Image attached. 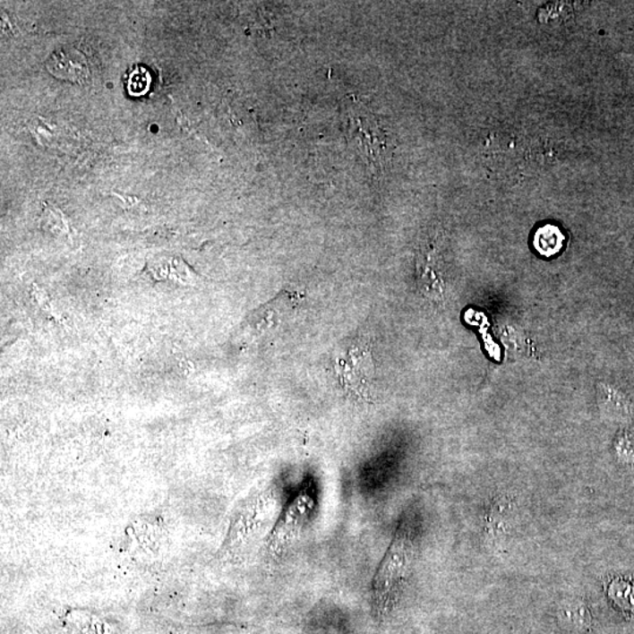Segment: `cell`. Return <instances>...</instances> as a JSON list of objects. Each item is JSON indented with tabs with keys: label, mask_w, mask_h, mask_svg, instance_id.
I'll return each instance as SVG.
<instances>
[{
	"label": "cell",
	"mask_w": 634,
	"mask_h": 634,
	"mask_svg": "<svg viewBox=\"0 0 634 634\" xmlns=\"http://www.w3.org/2000/svg\"><path fill=\"white\" fill-rule=\"evenodd\" d=\"M413 556V524L410 516L405 515L373 578V609L377 617L386 616L394 605Z\"/></svg>",
	"instance_id": "6da1fadb"
},
{
	"label": "cell",
	"mask_w": 634,
	"mask_h": 634,
	"mask_svg": "<svg viewBox=\"0 0 634 634\" xmlns=\"http://www.w3.org/2000/svg\"><path fill=\"white\" fill-rule=\"evenodd\" d=\"M47 69L50 73L63 81L84 82L90 79L88 60L81 52L69 48L58 50L47 60Z\"/></svg>",
	"instance_id": "7a4b0ae2"
},
{
	"label": "cell",
	"mask_w": 634,
	"mask_h": 634,
	"mask_svg": "<svg viewBox=\"0 0 634 634\" xmlns=\"http://www.w3.org/2000/svg\"><path fill=\"white\" fill-rule=\"evenodd\" d=\"M349 120L355 123V126L350 124V134L360 141L362 147H364V152L372 162L379 160L381 152L383 153V150L386 149V143L381 139V132L377 128L379 126L375 124V120L367 116L364 108H355L354 116Z\"/></svg>",
	"instance_id": "3957f363"
},
{
	"label": "cell",
	"mask_w": 634,
	"mask_h": 634,
	"mask_svg": "<svg viewBox=\"0 0 634 634\" xmlns=\"http://www.w3.org/2000/svg\"><path fill=\"white\" fill-rule=\"evenodd\" d=\"M558 621L564 629L573 632H581L591 625V616L587 606L579 602L564 604L558 611Z\"/></svg>",
	"instance_id": "277c9868"
},
{
	"label": "cell",
	"mask_w": 634,
	"mask_h": 634,
	"mask_svg": "<svg viewBox=\"0 0 634 634\" xmlns=\"http://www.w3.org/2000/svg\"><path fill=\"white\" fill-rule=\"evenodd\" d=\"M564 234L553 225H545L535 234L534 244L538 253L544 256H553L563 248Z\"/></svg>",
	"instance_id": "5b68a950"
},
{
	"label": "cell",
	"mask_w": 634,
	"mask_h": 634,
	"mask_svg": "<svg viewBox=\"0 0 634 634\" xmlns=\"http://www.w3.org/2000/svg\"><path fill=\"white\" fill-rule=\"evenodd\" d=\"M150 85V74L145 67L137 66L128 75L127 90L133 96H141L149 90Z\"/></svg>",
	"instance_id": "8992f818"
}]
</instances>
